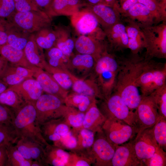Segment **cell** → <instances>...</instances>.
Wrapping results in <instances>:
<instances>
[{"label":"cell","mask_w":166,"mask_h":166,"mask_svg":"<svg viewBox=\"0 0 166 166\" xmlns=\"http://www.w3.org/2000/svg\"><path fill=\"white\" fill-rule=\"evenodd\" d=\"M86 4L84 0H52L49 15L51 17L72 16Z\"/></svg>","instance_id":"obj_26"},{"label":"cell","mask_w":166,"mask_h":166,"mask_svg":"<svg viewBox=\"0 0 166 166\" xmlns=\"http://www.w3.org/2000/svg\"><path fill=\"white\" fill-rule=\"evenodd\" d=\"M34 34L37 44L43 49L47 50L55 46L57 37L55 29L53 30L51 26L45 28Z\"/></svg>","instance_id":"obj_34"},{"label":"cell","mask_w":166,"mask_h":166,"mask_svg":"<svg viewBox=\"0 0 166 166\" xmlns=\"http://www.w3.org/2000/svg\"><path fill=\"white\" fill-rule=\"evenodd\" d=\"M31 166H43V165L38 161L35 160H33Z\"/></svg>","instance_id":"obj_61"},{"label":"cell","mask_w":166,"mask_h":166,"mask_svg":"<svg viewBox=\"0 0 166 166\" xmlns=\"http://www.w3.org/2000/svg\"><path fill=\"white\" fill-rule=\"evenodd\" d=\"M33 74L32 69L9 63L4 72L0 77V81L9 86L33 77Z\"/></svg>","instance_id":"obj_24"},{"label":"cell","mask_w":166,"mask_h":166,"mask_svg":"<svg viewBox=\"0 0 166 166\" xmlns=\"http://www.w3.org/2000/svg\"><path fill=\"white\" fill-rule=\"evenodd\" d=\"M106 4L111 6H113L116 3L117 0H105Z\"/></svg>","instance_id":"obj_60"},{"label":"cell","mask_w":166,"mask_h":166,"mask_svg":"<svg viewBox=\"0 0 166 166\" xmlns=\"http://www.w3.org/2000/svg\"><path fill=\"white\" fill-rule=\"evenodd\" d=\"M7 20L0 17V45L6 44Z\"/></svg>","instance_id":"obj_54"},{"label":"cell","mask_w":166,"mask_h":166,"mask_svg":"<svg viewBox=\"0 0 166 166\" xmlns=\"http://www.w3.org/2000/svg\"><path fill=\"white\" fill-rule=\"evenodd\" d=\"M111 166H143L137 157L131 140L127 143L116 146L111 160Z\"/></svg>","instance_id":"obj_18"},{"label":"cell","mask_w":166,"mask_h":166,"mask_svg":"<svg viewBox=\"0 0 166 166\" xmlns=\"http://www.w3.org/2000/svg\"><path fill=\"white\" fill-rule=\"evenodd\" d=\"M96 61L91 55L78 53L73 54L66 63L67 69L72 74L80 78L87 77L93 70Z\"/></svg>","instance_id":"obj_16"},{"label":"cell","mask_w":166,"mask_h":166,"mask_svg":"<svg viewBox=\"0 0 166 166\" xmlns=\"http://www.w3.org/2000/svg\"><path fill=\"white\" fill-rule=\"evenodd\" d=\"M23 50L27 59L31 64L43 69L46 61L43 49L37 44L34 34L30 35Z\"/></svg>","instance_id":"obj_30"},{"label":"cell","mask_w":166,"mask_h":166,"mask_svg":"<svg viewBox=\"0 0 166 166\" xmlns=\"http://www.w3.org/2000/svg\"><path fill=\"white\" fill-rule=\"evenodd\" d=\"M15 144L18 150L26 159L29 160H32L25 139L22 138H18Z\"/></svg>","instance_id":"obj_52"},{"label":"cell","mask_w":166,"mask_h":166,"mask_svg":"<svg viewBox=\"0 0 166 166\" xmlns=\"http://www.w3.org/2000/svg\"><path fill=\"white\" fill-rule=\"evenodd\" d=\"M67 166H89L93 162L87 152L72 151Z\"/></svg>","instance_id":"obj_45"},{"label":"cell","mask_w":166,"mask_h":166,"mask_svg":"<svg viewBox=\"0 0 166 166\" xmlns=\"http://www.w3.org/2000/svg\"><path fill=\"white\" fill-rule=\"evenodd\" d=\"M139 25L144 38L146 49L144 56L145 59L149 60L154 58L165 59L166 21L149 26Z\"/></svg>","instance_id":"obj_5"},{"label":"cell","mask_w":166,"mask_h":166,"mask_svg":"<svg viewBox=\"0 0 166 166\" xmlns=\"http://www.w3.org/2000/svg\"><path fill=\"white\" fill-rule=\"evenodd\" d=\"M7 87L6 85L0 81V94L5 91L8 88Z\"/></svg>","instance_id":"obj_59"},{"label":"cell","mask_w":166,"mask_h":166,"mask_svg":"<svg viewBox=\"0 0 166 166\" xmlns=\"http://www.w3.org/2000/svg\"><path fill=\"white\" fill-rule=\"evenodd\" d=\"M75 49L79 53L91 56L96 62L108 49V45L105 41L90 35H81L75 40Z\"/></svg>","instance_id":"obj_15"},{"label":"cell","mask_w":166,"mask_h":166,"mask_svg":"<svg viewBox=\"0 0 166 166\" xmlns=\"http://www.w3.org/2000/svg\"><path fill=\"white\" fill-rule=\"evenodd\" d=\"M84 1L86 6H93L100 4H106L105 0H84Z\"/></svg>","instance_id":"obj_58"},{"label":"cell","mask_w":166,"mask_h":166,"mask_svg":"<svg viewBox=\"0 0 166 166\" xmlns=\"http://www.w3.org/2000/svg\"><path fill=\"white\" fill-rule=\"evenodd\" d=\"M32 69L34 71L33 77L39 83L43 91L64 100L69 92L62 89L51 74L35 66Z\"/></svg>","instance_id":"obj_17"},{"label":"cell","mask_w":166,"mask_h":166,"mask_svg":"<svg viewBox=\"0 0 166 166\" xmlns=\"http://www.w3.org/2000/svg\"><path fill=\"white\" fill-rule=\"evenodd\" d=\"M150 95L156 104L159 115L166 118V84L155 90Z\"/></svg>","instance_id":"obj_43"},{"label":"cell","mask_w":166,"mask_h":166,"mask_svg":"<svg viewBox=\"0 0 166 166\" xmlns=\"http://www.w3.org/2000/svg\"><path fill=\"white\" fill-rule=\"evenodd\" d=\"M124 18L128 38V49L132 54L141 53L145 47L144 38L141 30L135 21Z\"/></svg>","instance_id":"obj_21"},{"label":"cell","mask_w":166,"mask_h":166,"mask_svg":"<svg viewBox=\"0 0 166 166\" xmlns=\"http://www.w3.org/2000/svg\"><path fill=\"white\" fill-rule=\"evenodd\" d=\"M13 116L12 109L0 103V124L13 126Z\"/></svg>","instance_id":"obj_51"},{"label":"cell","mask_w":166,"mask_h":166,"mask_svg":"<svg viewBox=\"0 0 166 166\" xmlns=\"http://www.w3.org/2000/svg\"><path fill=\"white\" fill-rule=\"evenodd\" d=\"M166 62L145 59L142 72L137 81L142 98L166 84Z\"/></svg>","instance_id":"obj_4"},{"label":"cell","mask_w":166,"mask_h":166,"mask_svg":"<svg viewBox=\"0 0 166 166\" xmlns=\"http://www.w3.org/2000/svg\"><path fill=\"white\" fill-rule=\"evenodd\" d=\"M134 113V126L137 131L136 136L144 130L152 127L160 117L156 104L150 94L142 98Z\"/></svg>","instance_id":"obj_9"},{"label":"cell","mask_w":166,"mask_h":166,"mask_svg":"<svg viewBox=\"0 0 166 166\" xmlns=\"http://www.w3.org/2000/svg\"><path fill=\"white\" fill-rule=\"evenodd\" d=\"M95 133L85 128L80 129L76 134L77 145L72 151L87 152L91 147L95 139Z\"/></svg>","instance_id":"obj_37"},{"label":"cell","mask_w":166,"mask_h":166,"mask_svg":"<svg viewBox=\"0 0 166 166\" xmlns=\"http://www.w3.org/2000/svg\"><path fill=\"white\" fill-rule=\"evenodd\" d=\"M143 162V166H165L166 152L157 145L152 156L150 158L144 160Z\"/></svg>","instance_id":"obj_47"},{"label":"cell","mask_w":166,"mask_h":166,"mask_svg":"<svg viewBox=\"0 0 166 166\" xmlns=\"http://www.w3.org/2000/svg\"><path fill=\"white\" fill-rule=\"evenodd\" d=\"M77 145L76 135L72 130L61 136L57 144L55 145L64 149H67L72 151L74 150Z\"/></svg>","instance_id":"obj_48"},{"label":"cell","mask_w":166,"mask_h":166,"mask_svg":"<svg viewBox=\"0 0 166 166\" xmlns=\"http://www.w3.org/2000/svg\"><path fill=\"white\" fill-rule=\"evenodd\" d=\"M97 103V99L94 100L85 112L83 124L80 129H87L96 133L102 131V126L106 118L98 107Z\"/></svg>","instance_id":"obj_25"},{"label":"cell","mask_w":166,"mask_h":166,"mask_svg":"<svg viewBox=\"0 0 166 166\" xmlns=\"http://www.w3.org/2000/svg\"><path fill=\"white\" fill-rule=\"evenodd\" d=\"M46 50L45 60L49 65L63 70H67V59L58 48L54 46Z\"/></svg>","instance_id":"obj_39"},{"label":"cell","mask_w":166,"mask_h":166,"mask_svg":"<svg viewBox=\"0 0 166 166\" xmlns=\"http://www.w3.org/2000/svg\"><path fill=\"white\" fill-rule=\"evenodd\" d=\"M85 113L65 105L62 117L65 123L73 128L72 130L77 133L82 126Z\"/></svg>","instance_id":"obj_33"},{"label":"cell","mask_w":166,"mask_h":166,"mask_svg":"<svg viewBox=\"0 0 166 166\" xmlns=\"http://www.w3.org/2000/svg\"><path fill=\"white\" fill-rule=\"evenodd\" d=\"M15 10L26 12L41 10L35 0H14Z\"/></svg>","instance_id":"obj_49"},{"label":"cell","mask_w":166,"mask_h":166,"mask_svg":"<svg viewBox=\"0 0 166 166\" xmlns=\"http://www.w3.org/2000/svg\"><path fill=\"white\" fill-rule=\"evenodd\" d=\"M55 29L57 37L55 46L62 52L67 60L73 54L75 39L71 36L68 30L61 27H57Z\"/></svg>","instance_id":"obj_32"},{"label":"cell","mask_w":166,"mask_h":166,"mask_svg":"<svg viewBox=\"0 0 166 166\" xmlns=\"http://www.w3.org/2000/svg\"><path fill=\"white\" fill-rule=\"evenodd\" d=\"M110 47L114 51H123L128 49V38L122 21L103 30Z\"/></svg>","instance_id":"obj_20"},{"label":"cell","mask_w":166,"mask_h":166,"mask_svg":"<svg viewBox=\"0 0 166 166\" xmlns=\"http://www.w3.org/2000/svg\"><path fill=\"white\" fill-rule=\"evenodd\" d=\"M102 129L108 140L116 146L130 140L137 134L134 126L118 119H106Z\"/></svg>","instance_id":"obj_10"},{"label":"cell","mask_w":166,"mask_h":166,"mask_svg":"<svg viewBox=\"0 0 166 166\" xmlns=\"http://www.w3.org/2000/svg\"><path fill=\"white\" fill-rule=\"evenodd\" d=\"M16 11L14 0H0V17L8 19Z\"/></svg>","instance_id":"obj_50"},{"label":"cell","mask_w":166,"mask_h":166,"mask_svg":"<svg viewBox=\"0 0 166 166\" xmlns=\"http://www.w3.org/2000/svg\"><path fill=\"white\" fill-rule=\"evenodd\" d=\"M26 103L13 90L7 89L0 94V103L8 107L13 111L18 109Z\"/></svg>","instance_id":"obj_38"},{"label":"cell","mask_w":166,"mask_h":166,"mask_svg":"<svg viewBox=\"0 0 166 166\" xmlns=\"http://www.w3.org/2000/svg\"><path fill=\"white\" fill-rule=\"evenodd\" d=\"M42 135L47 142L52 141L56 145L61 137L68 132L70 127L64 121L62 117L52 120L40 126Z\"/></svg>","instance_id":"obj_23"},{"label":"cell","mask_w":166,"mask_h":166,"mask_svg":"<svg viewBox=\"0 0 166 166\" xmlns=\"http://www.w3.org/2000/svg\"><path fill=\"white\" fill-rule=\"evenodd\" d=\"M121 16L122 18L135 21L143 26L155 25V18L151 12L144 5L138 2Z\"/></svg>","instance_id":"obj_27"},{"label":"cell","mask_w":166,"mask_h":166,"mask_svg":"<svg viewBox=\"0 0 166 166\" xmlns=\"http://www.w3.org/2000/svg\"><path fill=\"white\" fill-rule=\"evenodd\" d=\"M18 139L12 126L0 124V145L15 144Z\"/></svg>","instance_id":"obj_46"},{"label":"cell","mask_w":166,"mask_h":166,"mask_svg":"<svg viewBox=\"0 0 166 166\" xmlns=\"http://www.w3.org/2000/svg\"><path fill=\"white\" fill-rule=\"evenodd\" d=\"M69 153L64 149L53 144L45 147V162L46 165L67 166Z\"/></svg>","instance_id":"obj_31"},{"label":"cell","mask_w":166,"mask_h":166,"mask_svg":"<svg viewBox=\"0 0 166 166\" xmlns=\"http://www.w3.org/2000/svg\"><path fill=\"white\" fill-rule=\"evenodd\" d=\"M43 69L51 75L62 89L68 92L72 89L73 82L67 69L64 70L53 67L49 65L47 62Z\"/></svg>","instance_id":"obj_36"},{"label":"cell","mask_w":166,"mask_h":166,"mask_svg":"<svg viewBox=\"0 0 166 166\" xmlns=\"http://www.w3.org/2000/svg\"><path fill=\"white\" fill-rule=\"evenodd\" d=\"M103 100L99 109L106 119L120 120L134 126V111L129 109L118 94L113 92Z\"/></svg>","instance_id":"obj_8"},{"label":"cell","mask_w":166,"mask_h":166,"mask_svg":"<svg viewBox=\"0 0 166 166\" xmlns=\"http://www.w3.org/2000/svg\"><path fill=\"white\" fill-rule=\"evenodd\" d=\"M138 2L146 6L151 12L155 20V25L166 21V14L162 10L158 0H138Z\"/></svg>","instance_id":"obj_42"},{"label":"cell","mask_w":166,"mask_h":166,"mask_svg":"<svg viewBox=\"0 0 166 166\" xmlns=\"http://www.w3.org/2000/svg\"><path fill=\"white\" fill-rule=\"evenodd\" d=\"M40 126L49 121L62 117L64 100L55 95L42 94L34 104Z\"/></svg>","instance_id":"obj_7"},{"label":"cell","mask_w":166,"mask_h":166,"mask_svg":"<svg viewBox=\"0 0 166 166\" xmlns=\"http://www.w3.org/2000/svg\"><path fill=\"white\" fill-rule=\"evenodd\" d=\"M7 20L30 34L51 26L52 22V17L42 10L26 12L15 11Z\"/></svg>","instance_id":"obj_6"},{"label":"cell","mask_w":166,"mask_h":166,"mask_svg":"<svg viewBox=\"0 0 166 166\" xmlns=\"http://www.w3.org/2000/svg\"><path fill=\"white\" fill-rule=\"evenodd\" d=\"M9 158V166H31L32 160L26 159L17 149L15 144L6 145Z\"/></svg>","instance_id":"obj_40"},{"label":"cell","mask_w":166,"mask_h":166,"mask_svg":"<svg viewBox=\"0 0 166 166\" xmlns=\"http://www.w3.org/2000/svg\"><path fill=\"white\" fill-rule=\"evenodd\" d=\"M0 55L11 64L32 69L34 66L28 60L23 50L17 49L7 44L0 45Z\"/></svg>","instance_id":"obj_29"},{"label":"cell","mask_w":166,"mask_h":166,"mask_svg":"<svg viewBox=\"0 0 166 166\" xmlns=\"http://www.w3.org/2000/svg\"><path fill=\"white\" fill-rule=\"evenodd\" d=\"M24 139L27 144L32 160L38 161L43 166L46 165L45 162V147L38 142Z\"/></svg>","instance_id":"obj_44"},{"label":"cell","mask_w":166,"mask_h":166,"mask_svg":"<svg viewBox=\"0 0 166 166\" xmlns=\"http://www.w3.org/2000/svg\"><path fill=\"white\" fill-rule=\"evenodd\" d=\"M153 133L157 145L164 150H166V118L160 116L153 127Z\"/></svg>","instance_id":"obj_41"},{"label":"cell","mask_w":166,"mask_h":166,"mask_svg":"<svg viewBox=\"0 0 166 166\" xmlns=\"http://www.w3.org/2000/svg\"><path fill=\"white\" fill-rule=\"evenodd\" d=\"M118 58L120 67L113 92L118 94L129 109L133 111L142 99L137 81L142 72L145 59L139 54L131 53L128 56Z\"/></svg>","instance_id":"obj_1"},{"label":"cell","mask_w":166,"mask_h":166,"mask_svg":"<svg viewBox=\"0 0 166 166\" xmlns=\"http://www.w3.org/2000/svg\"><path fill=\"white\" fill-rule=\"evenodd\" d=\"M71 24L81 35H87L104 31L95 16L85 9L80 10L71 16Z\"/></svg>","instance_id":"obj_14"},{"label":"cell","mask_w":166,"mask_h":166,"mask_svg":"<svg viewBox=\"0 0 166 166\" xmlns=\"http://www.w3.org/2000/svg\"><path fill=\"white\" fill-rule=\"evenodd\" d=\"M85 9L95 16L103 30L112 27L122 20L121 14L115 5L111 6L100 4L87 5Z\"/></svg>","instance_id":"obj_12"},{"label":"cell","mask_w":166,"mask_h":166,"mask_svg":"<svg viewBox=\"0 0 166 166\" xmlns=\"http://www.w3.org/2000/svg\"><path fill=\"white\" fill-rule=\"evenodd\" d=\"M0 166H9V158L6 145H0Z\"/></svg>","instance_id":"obj_55"},{"label":"cell","mask_w":166,"mask_h":166,"mask_svg":"<svg viewBox=\"0 0 166 166\" xmlns=\"http://www.w3.org/2000/svg\"><path fill=\"white\" fill-rule=\"evenodd\" d=\"M96 98L74 92L68 93L64 100L65 105L85 113Z\"/></svg>","instance_id":"obj_35"},{"label":"cell","mask_w":166,"mask_h":166,"mask_svg":"<svg viewBox=\"0 0 166 166\" xmlns=\"http://www.w3.org/2000/svg\"><path fill=\"white\" fill-rule=\"evenodd\" d=\"M8 64V61L0 55V77L4 72Z\"/></svg>","instance_id":"obj_57"},{"label":"cell","mask_w":166,"mask_h":166,"mask_svg":"<svg viewBox=\"0 0 166 166\" xmlns=\"http://www.w3.org/2000/svg\"><path fill=\"white\" fill-rule=\"evenodd\" d=\"M138 2V0H117L115 4L121 15Z\"/></svg>","instance_id":"obj_53"},{"label":"cell","mask_w":166,"mask_h":166,"mask_svg":"<svg viewBox=\"0 0 166 166\" xmlns=\"http://www.w3.org/2000/svg\"><path fill=\"white\" fill-rule=\"evenodd\" d=\"M73 85V92L86 95L92 98H99L103 100L96 80L93 75L91 78H78L69 72Z\"/></svg>","instance_id":"obj_22"},{"label":"cell","mask_w":166,"mask_h":166,"mask_svg":"<svg viewBox=\"0 0 166 166\" xmlns=\"http://www.w3.org/2000/svg\"><path fill=\"white\" fill-rule=\"evenodd\" d=\"M7 21L6 44L17 49L24 50L31 34Z\"/></svg>","instance_id":"obj_28"},{"label":"cell","mask_w":166,"mask_h":166,"mask_svg":"<svg viewBox=\"0 0 166 166\" xmlns=\"http://www.w3.org/2000/svg\"><path fill=\"white\" fill-rule=\"evenodd\" d=\"M7 89L15 92L26 103L33 104L43 91L39 83L33 77L26 79L18 84L9 86Z\"/></svg>","instance_id":"obj_19"},{"label":"cell","mask_w":166,"mask_h":166,"mask_svg":"<svg viewBox=\"0 0 166 166\" xmlns=\"http://www.w3.org/2000/svg\"><path fill=\"white\" fill-rule=\"evenodd\" d=\"M93 143L87 153L96 166H111L116 145L107 139L102 130L96 132Z\"/></svg>","instance_id":"obj_11"},{"label":"cell","mask_w":166,"mask_h":166,"mask_svg":"<svg viewBox=\"0 0 166 166\" xmlns=\"http://www.w3.org/2000/svg\"><path fill=\"white\" fill-rule=\"evenodd\" d=\"M153 127L144 130L131 140L137 157L142 162L152 156L157 146L153 135Z\"/></svg>","instance_id":"obj_13"},{"label":"cell","mask_w":166,"mask_h":166,"mask_svg":"<svg viewBox=\"0 0 166 166\" xmlns=\"http://www.w3.org/2000/svg\"><path fill=\"white\" fill-rule=\"evenodd\" d=\"M12 125L18 138L29 140L45 147L49 144L42 135L33 104L26 103L18 109L13 111Z\"/></svg>","instance_id":"obj_2"},{"label":"cell","mask_w":166,"mask_h":166,"mask_svg":"<svg viewBox=\"0 0 166 166\" xmlns=\"http://www.w3.org/2000/svg\"><path fill=\"white\" fill-rule=\"evenodd\" d=\"M39 8L49 15L52 0H35Z\"/></svg>","instance_id":"obj_56"},{"label":"cell","mask_w":166,"mask_h":166,"mask_svg":"<svg viewBox=\"0 0 166 166\" xmlns=\"http://www.w3.org/2000/svg\"><path fill=\"white\" fill-rule=\"evenodd\" d=\"M120 63L118 57L106 50L96 62L93 70L101 93L105 99L113 93Z\"/></svg>","instance_id":"obj_3"}]
</instances>
